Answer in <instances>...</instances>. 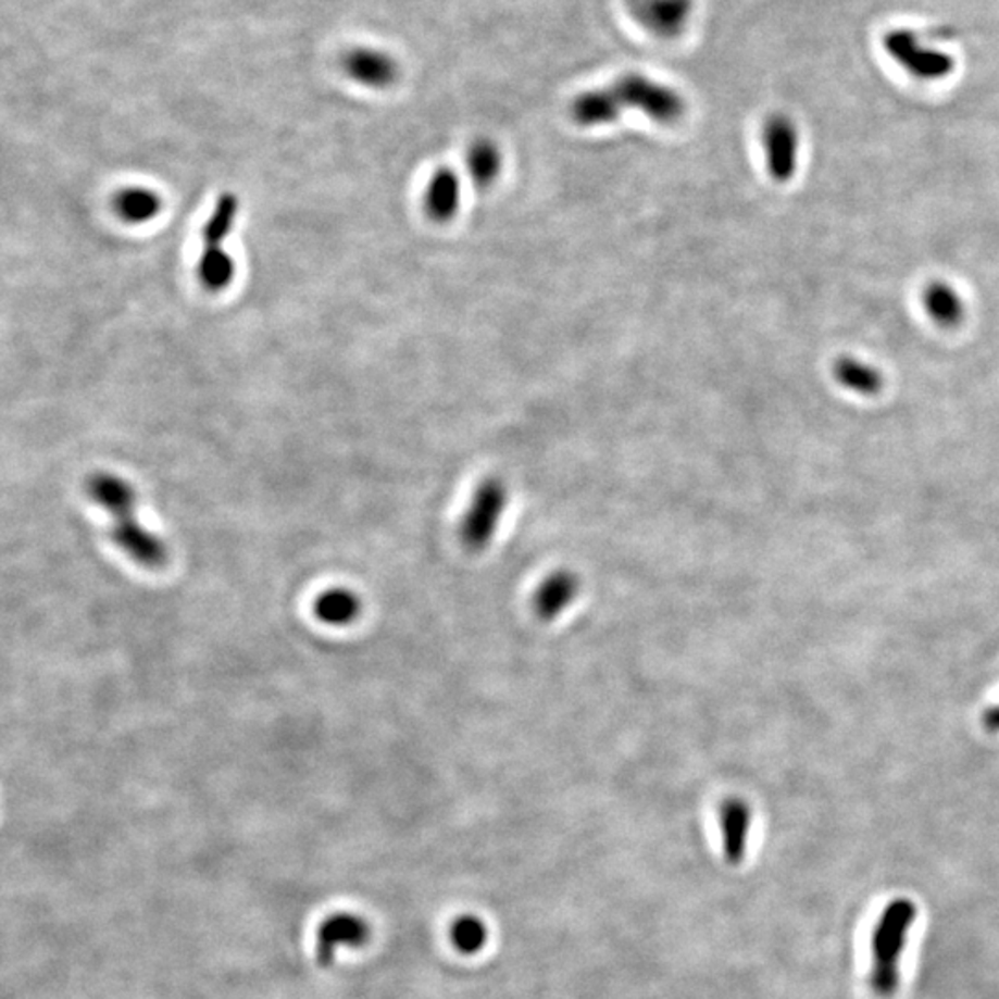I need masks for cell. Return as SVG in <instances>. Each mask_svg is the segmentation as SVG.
<instances>
[{
  "mask_svg": "<svg viewBox=\"0 0 999 999\" xmlns=\"http://www.w3.org/2000/svg\"><path fill=\"white\" fill-rule=\"evenodd\" d=\"M611 89L621 100L622 108H635L661 125H672L687 112L682 95L642 75L622 76Z\"/></svg>",
  "mask_w": 999,
  "mask_h": 999,
  "instance_id": "277c9868",
  "label": "cell"
},
{
  "mask_svg": "<svg viewBox=\"0 0 999 999\" xmlns=\"http://www.w3.org/2000/svg\"><path fill=\"white\" fill-rule=\"evenodd\" d=\"M769 174L776 182H788L798 167V130L787 115H772L763 130Z\"/></svg>",
  "mask_w": 999,
  "mask_h": 999,
  "instance_id": "8992f818",
  "label": "cell"
},
{
  "mask_svg": "<svg viewBox=\"0 0 999 999\" xmlns=\"http://www.w3.org/2000/svg\"><path fill=\"white\" fill-rule=\"evenodd\" d=\"M315 615L329 626H347L360 615V596L348 589H329L319 596Z\"/></svg>",
  "mask_w": 999,
  "mask_h": 999,
  "instance_id": "5bb4252c",
  "label": "cell"
},
{
  "mask_svg": "<svg viewBox=\"0 0 999 999\" xmlns=\"http://www.w3.org/2000/svg\"><path fill=\"white\" fill-rule=\"evenodd\" d=\"M883 45L901 67L920 80H940L953 71V58L940 50L922 47L913 32H890L883 39Z\"/></svg>",
  "mask_w": 999,
  "mask_h": 999,
  "instance_id": "5b68a950",
  "label": "cell"
},
{
  "mask_svg": "<svg viewBox=\"0 0 999 999\" xmlns=\"http://www.w3.org/2000/svg\"><path fill=\"white\" fill-rule=\"evenodd\" d=\"M722 833V850L724 859L732 866L742 863L750 837L751 809L740 798H727L721 806L719 813Z\"/></svg>",
  "mask_w": 999,
  "mask_h": 999,
  "instance_id": "9c48e42d",
  "label": "cell"
},
{
  "mask_svg": "<svg viewBox=\"0 0 999 999\" xmlns=\"http://www.w3.org/2000/svg\"><path fill=\"white\" fill-rule=\"evenodd\" d=\"M500 168H502V155L492 141L479 139L469 149L466 171L476 186L489 187L492 182L497 180Z\"/></svg>",
  "mask_w": 999,
  "mask_h": 999,
  "instance_id": "ac0fdd59",
  "label": "cell"
},
{
  "mask_svg": "<svg viewBox=\"0 0 999 999\" xmlns=\"http://www.w3.org/2000/svg\"><path fill=\"white\" fill-rule=\"evenodd\" d=\"M461 205V182L450 167L435 171L424 192V208L435 223L455 217Z\"/></svg>",
  "mask_w": 999,
  "mask_h": 999,
  "instance_id": "30bf717a",
  "label": "cell"
},
{
  "mask_svg": "<svg viewBox=\"0 0 999 999\" xmlns=\"http://www.w3.org/2000/svg\"><path fill=\"white\" fill-rule=\"evenodd\" d=\"M627 7L640 26L664 39L679 36L692 13V0H627Z\"/></svg>",
  "mask_w": 999,
  "mask_h": 999,
  "instance_id": "52a82bcc",
  "label": "cell"
},
{
  "mask_svg": "<svg viewBox=\"0 0 999 999\" xmlns=\"http://www.w3.org/2000/svg\"><path fill=\"white\" fill-rule=\"evenodd\" d=\"M236 274V263L226 250H202L199 276L208 289L221 291L230 284Z\"/></svg>",
  "mask_w": 999,
  "mask_h": 999,
  "instance_id": "d6986e66",
  "label": "cell"
},
{
  "mask_svg": "<svg viewBox=\"0 0 999 999\" xmlns=\"http://www.w3.org/2000/svg\"><path fill=\"white\" fill-rule=\"evenodd\" d=\"M835 378L846 389L859 395H875L883 387L882 373L856 358H840L835 365Z\"/></svg>",
  "mask_w": 999,
  "mask_h": 999,
  "instance_id": "2e32d148",
  "label": "cell"
},
{
  "mask_svg": "<svg viewBox=\"0 0 999 999\" xmlns=\"http://www.w3.org/2000/svg\"><path fill=\"white\" fill-rule=\"evenodd\" d=\"M924 305L929 317L940 326L951 328L964 317V302L953 287L944 282H933L924 292Z\"/></svg>",
  "mask_w": 999,
  "mask_h": 999,
  "instance_id": "4fadbf2b",
  "label": "cell"
},
{
  "mask_svg": "<svg viewBox=\"0 0 999 999\" xmlns=\"http://www.w3.org/2000/svg\"><path fill=\"white\" fill-rule=\"evenodd\" d=\"M582 582L576 572L559 569L548 574L534 592L535 615L542 622L558 621L576 602Z\"/></svg>",
  "mask_w": 999,
  "mask_h": 999,
  "instance_id": "ba28073f",
  "label": "cell"
},
{
  "mask_svg": "<svg viewBox=\"0 0 999 999\" xmlns=\"http://www.w3.org/2000/svg\"><path fill=\"white\" fill-rule=\"evenodd\" d=\"M919 916V907L909 898L890 901L872 933V970L870 987L879 998H892L900 988L901 953Z\"/></svg>",
  "mask_w": 999,
  "mask_h": 999,
  "instance_id": "7a4b0ae2",
  "label": "cell"
},
{
  "mask_svg": "<svg viewBox=\"0 0 999 999\" xmlns=\"http://www.w3.org/2000/svg\"><path fill=\"white\" fill-rule=\"evenodd\" d=\"M510 505V489L500 478H487L476 487L461 519V545L472 553L490 547Z\"/></svg>",
  "mask_w": 999,
  "mask_h": 999,
  "instance_id": "3957f363",
  "label": "cell"
},
{
  "mask_svg": "<svg viewBox=\"0 0 999 999\" xmlns=\"http://www.w3.org/2000/svg\"><path fill=\"white\" fill-rule=\"evenodd\" d=\"M371 929L363 920L350 914H337L326 920L319 932V962L328 966L334 961L337 944L363 946L369 940Z\"/></svg>",
  "mask_w": 999,
  "mask_h": 999,
  "instance_id": "8fae6325",
  "label": "cell"
},
{
  "mask_svg": "<svg viewBox=\"0 0 999 999\" xmlns=\"http://www.w3.org/2000/svg\"><path fill=\"white\" fill-rule=\"evenodd\" d=\"M162 199L145 187H130L115 199V208L121 218L128 223L141 224L162 212Z\"/></svg>",
  "mask_w": 999,
  "mask_h": 999,
  "instance_id": "e0dca14e",
  "label": "cell"
},
{
  "mask_svg": "<svg viewBox=\"0 0 999 999\" xmlns=\"http://www.w3.org/2000/svg\"><path fill=\"white\" fill-rule=\"evenodd\" d=\"M624 113L613 89H592L572 100L571 115L577 125L603 126L615 123Z\"/></svg>",
  "mask_w": 999,
  "mask_h": 999,
  "instance_id": "7c38bea8",
  "label": "cell"
},
{
  "mask_svg": "<svg viewBox=\"0 0 999 999\" xmlns=\"http://www.w3.org/2000/svg\"><path fill=\"white\" fill-rule=\"evenodd\" d=\"M87 495L113 519L112 534L117 547L145 569H162L167 547L136 519V492L125 479L100 472L87 482Z\"/></svg>",
  "mask_w": 999,
  "mask_h": 999,
  "instance_id": "6da1fadb",
  "label": "cell"
},
{
  "mask_svg": "<svg viewBox=\"0 0 999 999\" xmlns=\"http://www.w3.org/2000/svg\"><path fill=\"white\" fill-rule=\"evenodd\" d=\"M983 722H985V726H987V729H990V732H999V705L988 709L985 716H983Z\"/></svg>",
  "mask_w": 999,
  "mask_h": 999,
  "instance_id": "44dd1931",
  "label": "cell"
},
{
  "mask_svg": "<svg viewBox=\"0 0 999 999\" xmlns=\"http://www.w3.org/2000/svg\"><path fill=\"white\" fill-rule=\"evenodd\" d=\"M239 212V200L232 192H223L217 204L213 208L212 215L204 224L202 232V250H223L226 237L230 236L232 226Z\"/></svg>",
  "mask_w": 999,
  "mask_h": 999,
  "instance_id": "9a60e30c",
  "label": "cell"
},
{
  "mask_svg": "<svg viewBox=\"0 0 999 999\" xmlns=\"http://www.w3.org/2000/svg\"><path fill=\"white\" fill-rule=\"evenodd\" d=\"M450 937H452L453 946L461 953L474 956V953L484 950L489 932H487V925L484 924V920H479L478 916H472V914H465V916H460L453 922Z\"/></svg>",
  "mask_w": 999,
  "mask_h": 999,
  "instance_id": "ffe728a7",
  "label": "cell"
}]
</instances>
